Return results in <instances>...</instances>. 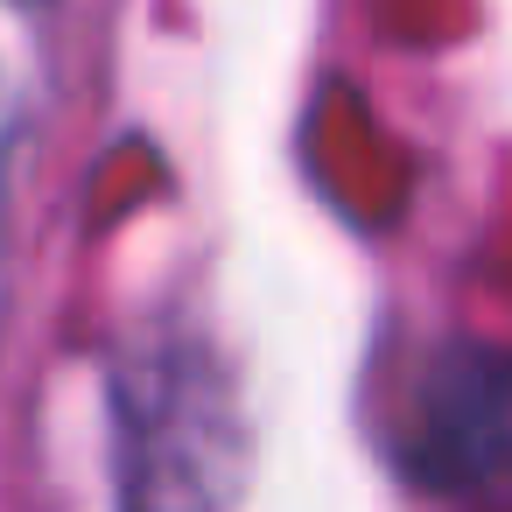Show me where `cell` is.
<instances>
[{
	"label": "cell",
	"mask_w": 512,
	"mask_h": 512,
	"mask_svg": "<svg viewBox=\"0 0 512 512\" xmlns=\"http://www.w3.org/2000/svg\"><path fill=\"white\" fill-rule=\"evenodd\" d=\"M113 512H239L246 414L197 337H148L113 358Z\"/></svg>",
	"instance_id": "obj_1"
},
{
	"label": "cell",
	"mask_w": 512,
	"mask_h": 512,
	"mask_svg": "<svg viewBox=\"0 0 512 512\" xmlns=\"http://www.w3.org/2000/svg\"><path fill=\"white\" fill-rule=\"evenodd\" d=\"M505 407L512 372L491 344H442L407 435V477L428 491H484L505 470Z\"/></svg>",
	"instance_id": "obj_2"
},
{
	"label": "cell",
	"mask_w": 512,
	"mask_h": 512,
	"mask_svg": "<svg viewBox=\"0 0 512 512\" xmlns=\"http://www.w3.org/2000/svg\"><path fill=\"white\" fill-rule=\"evenodd\" d=\"M8 141L15 134H8V106H0V183H8Z\"/></svg>",
	"instance_id": "obj_3"
},
{
	"label": "cell",
	"mask_w": 512,
	"mask_h": 512,
	"mask_svg": "<svg viewBox=\"0 0 512 512\" xmlns=\"http://www.w3.org/2000/svg\"><path fill=\"white\" fill-rule=\"evenodd\" d=\"M15 8H50V0H15Z\"/></svg>",
	"instance_id": "obj_4"
}]
</instances>
